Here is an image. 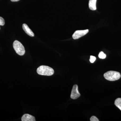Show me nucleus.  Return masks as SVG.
<instances>
[{
  "label": "nucleus",
  "instance_id": "1",
  "mask_svg": "<svg viewBox=\"0 0 121 121\" xmlns=\"http://www.w3.org/2000/svg\"><path fill=\"white\" fill-rule=\"evenodd\" d=\"M37 72L40 75L50 76L54 74V71L52 68L48 66L42 65L37 68Z\"/></svg>",
  "mask_w": 121,
  "mask_h": 121
},
{
  "label": "nucleus",
  "instance_id": "2",
  "mask_svg": "<svg viewBox=\"0 0 121 121\" xmlns=\"http://www.w3.org/2000/svg\"><path fill=\"white\" fill-rule=\"evenodd\" d=\"M104 78L110 81H114L118 80L121 78L120 73L118 72L110 71L104 74Z\"/></svg>",
  "mask_w": 121,
  "mask_h": 121
},
{
  "label": "nucleus",
  "instance_id": "3",
  "mask_svg": "<svg viewBox=\"0 0 121 121\" xmlns=\"http://www.w3.org/2000/svg\"><path fill=\"white\" fill-rule=\"evenodd\" d=\"M13 47L15 52L19 55L23 56L25 54V48L20 41L15 40L13 43Z\"/></svg>",
  "mask_w": 121,
  "mask_h": 121
},
{
  "label": "nucleus",
  "instance_id": "4",
  "mask_svg": "<svg viewBox=\"0 0 121 121\" xmlns=\"http://www.w3.org/2000/svg\"><path fill=\"white\" fill-rule=\"evenodd\" d=\"M89 31V30L88 29L82 30H77L75 32L74 34L72 35V37L74 39H77L86 35Z\"/></svg>",
  "mask_w": 121,
  "mask_h": 121
},
{
  "label": "nucleus",
  "instance_id": "5",
  "mask_svg": "<svg viewBox=\"0 0 121 121\" xmlns=\"http://www.w3.org/2000/svg\"><path fill=\"white\" fill-rule=\"evenodd\" d=\"M80 96V94L78 90V86L76 84L74 85L72 90L71 98L73 99H76Z\"/></svg>",
  "mask_w": 121,
  "mask_h": 121
},
{
  "label": "nucleus",
  "instance_id": "6",
  "mask_svg": "<svg viewBox=\"0 0 121 121\" xmlns=\"http://www.w3.org/2000/svg\"><path fill=\"white\" fill-rule=\"evenodd\" d=\"M22 28H23L24 31L25 32L27 35L30 36L31 37H34L35 36L34 33L26 24H23V25H22Z\"/></svg>",
  "mask_w": 121,
  "mask_h": 121
},
{
  "label": "nucleus",
  "instance_id": "7",
  "mask_svg": "<svg viewBox=\"0 0 121 121\" xmlns=\"http://www.w3.org/2000/svg\"><path fill=\"white\" fill-rule=\"evenodd\" d=\"M21 121H35V117L31 115L25 114L22 116Z\"/></svg>",
  "mask_w": 121,
  "mask_h": 121
},
{
  "label": "nucleus",
  "instance_id": "8",
  "mask_svg": "<svg viewBox=\"0 0 121 121\" xmlns=\"http://www.w3.org/2000/svg\"><path fill=\"white\" fill-rule=\"evenodd\" d=\"M97 0H90L89 5L91 10L95 11L96 9V3Z\"/></svg>",
  "mask_w": 121,
  "mask_h": 121
},
{
  "label": "nucleus",
  "instance_id": "9",
  "mask_svg": "<svg viewBox=\"0 0 121 121\" xmlns=\"http://www.w3.org/2000/svg\"><path fill=\"white\" fill-rule=\"evenodd\" d=\"M115 105L121 111V98H117L115 101Z\"/></svg>",
  "mask_w": 121,
  "mask_h": 121
},
{
  "label": "nucleus",
  "instance_id": "10",
  "mask_svg": "<svg viewBox=\"0 0 121 121\" xmlns=\"http://www.w3.org/2000/svg\"><path fill=\"white\" fill-rule=\"evenodd\" d=\"M106 55L104 54V52H99V57L100 59H104L106 58Z\"/></svg>",
  "mask_w": 121,
  "mask_h": 121
},
{
  "label": "nucleus",
  "instance_id": "11",
  "mask_svg": "<svg viewBox=\"0 0 121 121\" xmlns=\"http://www.w3.org/2000/svg\"><path fill=\"white\" fill-rule=\"evenodd\" d=\"M95 60H96V58L95 56H91L90 58V62H91V63H93L94 62Z\"/></svg>",
  "mask_w": 121,
  "mask_h": 121
},
{
  "label": "nucleus",
  "instance_id": "12",
  "mask_svg": "<svg viewBox=\"0 0 121 121\" xmlns=\"http://www.w3.org/2000/svg\"><path fill=\"white\" fill-rule=\"evenodd\" d=\"M4 24L5 21L4 18L0 17V25L4 26Z\"/></svg>",
  "mask_w": 121,
  "mask_h": 121
},
{
  "label": "nucleus",
  "instance_id": "13",
  "mask_svg": "<svg viewBox=\"0 0 121 121\" xmlns=\"http://www.w3.org/2000/svg\"><path fill=\"white\" fill-rule=\"evenodd\" d=\"M91 121H99L98 119L95 116H93L91 117L90 118Z\"/></svg>",
  "mask_w": 121,
  "mask_h": 121
},
{
  "label": "nucleus",
  "instance_id": "14",
  "mask_svg": "<svg viewBox=\"0 0 121 121\" xmlns=\"http://www.w3.org/2000/svg\"><path fill=\"white\" fill-rule=\"evenodd\" d=\"M11 0L12 2H17V1H19L20 0Z\"/></svg>",
  "mask_w": 121,
  "mask_h": 121
},
{
  "label": "nucleus",
  "instance_id": "15",
  "mask_svg": "<svg viewBox=\"0 0 121 121\" xmlns=\"http://www.w3.org/2000/svg\"></svg>",
  "mask_w": 121,
  "mask_h": 121
}]
</instances>
